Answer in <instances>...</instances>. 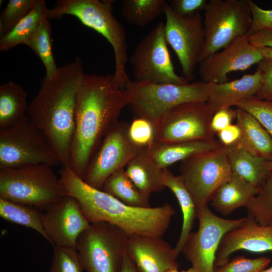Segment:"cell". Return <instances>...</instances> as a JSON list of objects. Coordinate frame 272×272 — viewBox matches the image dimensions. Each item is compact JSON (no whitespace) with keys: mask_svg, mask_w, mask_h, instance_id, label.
Returning <instances> with one entry per match:
<instances>
[{"mask_svg":"<svg viewBox=\"0 0 272 272\" xmlns=\"http://www.w3.org/2000/svg\"><path fill=\"white\" fill-rule=\"evenodd\" d=\"M40 164L61 165L47 140L28 116L16 126L0 131V168Z\"/></svg>","mask_w":272,"mask_h":272,"instance_id":"cell-10","label":"cell"},{"mask_svg":"<svg viewBox=\"0 0 272 272\" xmlns=\"http://www.w3.org/2000/svg\"><path fill=\"white\" fill-rule=\"evenodd\" d=\"M60 178L67 195L78 202L90 223L106 222L122 229L128 236L144 235L162 237L175 214L165 203L154 208L130 206L102 190L86 183L69 167H63Z\"/></svg>","mask_w":272,"mask_h":272,"instance_id":"cell-3","label":"cell"},{"mask_svg":"<svg viewBox=\"0 0 272 272\" xmlns=\"http://www.w3.org/2000/svg\"><path fill=\"white\" fill-rule=\"evenodd\" d=\"M29 103L25 89L9 81L0 86V131L10 129L27 117Z\"/></svg>","mask_w":272,"mask_h":272,"instance_id":"cell-26","label":"cell"},{"mask_svg":"<svg viewBox=\"0 0 272 272\" xmlns=\"http://www.w3.org/2000/svg\"><path fill=\"white\" fill-rule=\"evenodd\" d=\"M204 10L205 43L199 63L247 35L251 24L249 0H211Z\"/></svg>","mask_w":272,"mask_h":272,"instance_id":"cell-7","label":"cell"},{"mask_svg":"<svg viewBox=\"0 0 272 272\" xmlns=\"http://www.w3.org/2000/svg\"><path fill=\"white\" fill-rule=\"evenodd\" d=\"M258 192V189L232 174L216 190L209 202L216 211L227 216L241 207H246Z\"/></svg>","mask_w":272,"mask_h":272,"instance_id":"cell-23","label":"cell"},{"mask_svg":"<svg viewBox=\"0 0 272 272\" xmlns=\"http://www.w3.org/2000/svg\"><path fill=\"white\" fill-rule=\"evenodd\" d=\"M102 190L125 204L138 208H150V196L141 192L122 168L111 175L104 182Z\"/></svg>","mask_w":272,"mask_h":272,"instance_id":"cell-28","label":"cell"},{"mask_svg":"<svg viewBox=\"0 0 272 272\" xmlns=\"http://www.w3.org/2000/svg\"><path fill=\"white\" fill-rule=\"evenodd\" d=\"M258 50L260 52L263 58H268L272 60V48L268 47H258Z\"/></svg>","mask_w":272,"mask_h":272,"instance_id":"cell-46","label":"cell"},{"mask_svg":"<svg viewBox=\"0 0 272 272\" xmlns=\"http://www.w3.org/2000/svg\"><path fill=\"white\" fill-rule=\"evenodd\" d=\"M198 229L191 232L182 252L196 272H214L216 255L226 233L241 225L246 218L236 220L221 218L208 206L197 211Z\"/></svg>","mask_w":272,"mask_h":272,"instance_id":"cell-13","label":"cell"},{"mask_svg":"<svg viewBox=\"0 0 272 272\" xmlns=\"http://www.w3.org/2000/svg\"><path fill=\"white\" fill-rule=\"evenodd\" d=\"M165 272H180V271L178 270V269L173 268V269H169L166 271Z\"/></svg>","mask_w":272,"mask_h":272,"instance_id":"cell-50","label":"cell"},{"mask_svg":"<svg viewBox=\"0 0 272 272\" xmlns=\"http://www.w3.org/2000/svg\"><path fill=\"white\" fill-rule=\"evenodd\" d=\"M267 167L270 173L272 174V160L268 162Z\"/></svg>","mask_w":272,"mask_h":272,"instance_id":"cell-47","label":"cell"},{"mask_svg":"<svg viewBox=\"0 0 272 272\" xmlns=\"http://www.w3.org/2000/svg\"><path fill=\"white\" fill-rule=\"evenodd\" d=\"M125 251L141 272H165L179 266L174 248L162 237L128 236Z\"/></svg>","mask_w":272,"mask_h":272,"instance_id":"cell-19","label":"cell"},{"mask_svg":"<svg viewBox=\"0 0 272 272\" xmlns=\"http://www.w3.org/2000/svg\"><path fill=\"white\" fill-rule=\"evenodd\" d=\"M248 217L262 225H272V174L246 206Z\"/></svg>","mask_w":272,"mask_h":272,"instance_id":"cell-33","label":"cell"},{"mask_svg":"<svg viewBox=\"0 0 272 272\" xmlns=\"http://www.w3.org/2000/svg\"><path fill=\"white\" fill-rule=\"evenodd\" d=\"M120 272H141L137 266L125 253Z\"/></svg>","mask_w":272,"mask_h":272,"instance_id":"cell-45","label":"cell"},{"mask_svg":"<svg viewBox=\"0 0 272 272\" xmlns=\"http://www.w3.org/2000/svg\"><path fill=\"white\" fill-rule=\"evenodd\" d=\"M129 97V105L136 116L155 124L171 108L187 102L207 101L206 83L185 84L128 82L124 88Z\"/></svg>","mask_w":272,"mask_h":272,"instance_id":"cell-6","label":"cell"},{"mask_svg":"<svg viewBox=\"0 0 272 272\" xmlns=\"http://www.w3.org/2000/svg\"><path fill=\"white\" fill-rule=\"evenodd\" d=\"M48 9L45 1L39 0L33 9L9 32L0 37V51H7L18 45L24 44L41 22L47 18Z\"/></svg>","mask_w":272,"mask_h":272,"instance_id":"cell-29","label":"cell"},{"mask_svg":"<svg viewBox=\"0 0 272 272\" xmlns=\"http://www.w3.org/2000/svg\"><path fill=\"white\" fill-rule=\"evenodd\" d=\"M257 69L261 72L262 81L255 97L272 102V60L263 58L258 63Z\"/></svg>","mask_w":272,"mask_h":272,"instance_id":"cell-40","label":"cell"},{"mask_svg":"<svg viewBox=\"0 0 272 272\" xmlns=\"http://www.w3.org/2000/svg\"><path fill=\"white\" fill-rule=\"evenodd\" d=\"M236 119L241 130L239 145L255 156L272 160V138L261 124L239 108L236 109Z\"/></svg>","mask_w":272,"mask_h":272,"instance_id":"cell-24","label":"cell"},{"mask_svg":"<svg viewBox=\"0 0 272 272\" xmlns=\"http://www.w3.org/2000/svg\"><path fill=\"white\" fill-rule=\"evenodd\" d=\"M40 210L0 197V216L9 222L32 228L48 240L42 223Z\"/></svg>","mask_w":272,"mask_h":272,"instance_id":"cell-30","label":"cell"},{"mask_svg":"<svg viewBox=\"0 0 272 272\" xmlns=\"http://www.w3.org/2000/svg\"><path fill=\"white\" fill-rule=\"evenodd\" d=\"M66 192L52 166L34 164L0 168V197L44 210Z\"/></svg>","mask_w":272,"mask_h":272,"instance_id":"cell-5","label":"cell"},{"mask_svg":"<svg viewBox=\"0 0 272 272\" xmlns=\"http://www.w3.org/2000/svg\"><path fill=\"white\" fill-rule=\"evenodd\" d=\"M129 104L113 75L84 73L78 92L69 167L83 179L88 165L103 137Z\"/></svg>","mask_w":272,"mask_h":272,"instance_id":"cell-1","label":"cell"},{"mask_svg":"<svg viewBox=\"0 0 272 272\" xmlns=\"http://www.w3.org/2000/svg\"><path fill=\"white\" fill-rule=\"evenodd\" d=\"M236 107L252 115L272 138V102L253 96L244 100Z\"/></svg>","mask_w":272,"mask_h":272,"instance_id":"cell-37","label":"cell"},{"mask_svg":"<svg viewBox=\"0 0 272 272\" xmlns=\"http://www.w3.org/2000/svg\"><path fill=\"white\" fill-rule=\"evenodd\" d=\"M248 37L250 42L257 48L262 47L272 48V32L271 31H260Z\"/></svg>","mask_w":272,"mask_h":272,"instance_id":"cell-44","label":"cell"},{"mask_svg":"<svg viewBox=\"0 0 272 272\" xmlns=\"http://www.w3.org/2000/svg\"><path fill=\"white\" fill-rule=\"evenodd\" d=\"M220 144L229 147L239 144L241 138V130L236 124H231L217 133Z\"/></svg>","mask_w":272,"mask_h":272,"instance_id":"cell-43","label":"cell"},{"mask_svg":"<svg viewBox=\"0 0 272 272\" xmlns=\"http://www.w3.org/2000/svg\"><path fill=\"white\" fill-rule=\"evenodd\" d=\"M164 14L167 43L178 57L183 77L190 81L194 78L205 43L203 18L199 12L188 17L180 16L167 3Z\"/></svg>","mask_w":272,"mask_h":272,"instance_id":"cell-15","label":"cell"},{"mask_svg":"<svg viewBox=\"0 0 272 272\" xmlns=\"http://www.w3.org/2000/svg\"><path fill=\"white\" fill-rule=\"evenodd\" d=\"M165 38L164 23L157 24L137 44L130 57L135 81L185 84L188 81L175 72Z\"/></svg>","mask_w":272,"mask_h":272,"instance_id":"cell-12","label":"cell"},{"mask_svg":"<svg viewBox=\"0 0 272 272\" xmlns=\"http://www.w3.org/2000/svg\"><path fill=\"white\" fill-rule=\"evenodd\" d=\"M128 236L106 222L91 223L79 236L76 249L87 272H120Z\"/></svg>","mask_w":272,"mask_h":272,"instance_id":"cell-8","label":"cell"},{"mask_svg":"<svg viewBox=\"0 0 272 272\" xmlns=\"http://www.w3.org/2000/svg\"><path fill=\"white\" fill-rule=\"evenodd\" d=\"M270 261V259L264 256L252 259L239 256L215 268L214 272H259Z\"/></svg>","mask_w":272,"mask_h":272,"instance_id":"cell-38","label":"cell"},{"mask_svg":"<svg viewBox=\"0 0 272 272\" xmlns=\"http://www.w3.org/2000/svg\"><path fill=\"white\" fill-rule=\"evenodd\" d=\"M162 183L175 195L180 206L182 213V225L179 239L174 247L178 257L182 252L185 241L191 232L197 209L193 197L186 187L181 176H176L168 168L164 169Z\"/></svg>","mask_w":272,"mask_h":272,"instance_id":"cell-25","label":"cell"},{"mask_svg":"<svg viewBox=\"0 0 272 272\" xmlns=\"http://www.w3.org/2000/svg\"><path fill=\"white\" fill-rule=\"evenodd\" d=\"M259 272H272V265L270 267L265 268Z\"/></svg>","mask_w":272,"mask_h":272,"instance_id":"cell-49","label":"cell"},{"mask_svg":"<svg viewBox=\"0 0 272 272\" xmlns=\"http://www.w3.org/2000/svg\"><path fill=\"white\" fill-rule=\"evenodd\" d=\"M224 148L232 174L259 190L270 175L269 161L252 155L239 144Z\"/></svg>","mask_w":272,"mask_h":272,"instance_id":"cell-21","label":"cell"},{"mask_svg":"<svg viewBox=\"0 0 272 272\" xmlns=\"http://www.w3.org/2000/svg\"><path fill=\"white\" fill-rule=\"evenodd\" d=\"M163 170L149 156L146 149L142 150L125 168L127 175L137 188L149 196L166 188L162 183Z\"/></svg>","mask_w":272,"mask_h":272,"instance_id":"cell-27","label":"cell"},{"mask_svg":"<svg viewBox=\"0 0 272 272\" xmlns=\"http://www.w3.org/2000/svg\"><path fill=\"white\" fill-rule=\"evenodd\" d=\"M112 11V1L59 0L52 8L48 9L47 18L58 19L65 15H72L103 36L113 50L114 81L124 89L130 81L125 69L127 60L126 36L124 28Z\"/></svg>","mask_w":272,"mask_h":272,"instance_id":"cell-4","label":"cell"},{"mask_svg":"<svg viewBox=\"0 0 272 272\" xmlns=\"http://www.w3.org/2000/svg\"><path fill=\"white\" fill-rule=\"evenodd\" d=\"M215 140L166 143L155 140L146 149L152 160L161 169H166L196 153L221 146Z\"/></svg>","mask_w":272,"mask_h":272,"instance_id":"cell-22","label":"cell"},{"mask_svg":"<svg viewBox=\"0 0 272 272\" xmlns=\"http://www.w3.org/2000/svg\"><path fill=\"white\" fill-rule=\"evenodd\" d=\"M43 210L42 223L47 241L53 246L76 249L78 237L91 224L77 200L66 194Z\"/></svg>","mask_w":272,"mask_h":272,"instance_id":"cell-16","label":"cell"},{"mask_svg":"<svg viewBox=\"0 0 272 272\" xmlns=\"http://www.w3.org/2000/svg\"><path fill=\"white\" fill-rule=\"evenodd\" d=\"M84 74L81 59L45 76L29 103L27 116L47 140L62 167H69L78 92Z\"/></svg>","mask_w":272,"mask_h":272,"instance_id":"cell-2","label":"cell"},{"mask_svg":"<svg viewBox=\"0 0 272 272\" xmlns=\"http://www.w3.org/2000/svg\"><path fill=\"white\" fill-rule=\"evenodd\" d=\"M263 58L258 48L244 35L200 62L199 72L204 82L222 83L227 82L231 72L246 70Z\"/></svg>","mask_w":272,"mask_h":272,"instance_id":"cell-17","label":"cell"},{"mask_svg":"<svg viewBox=\"0 0 272 272\" xmlns=\"http://www.w3.org/2000/svg\"><path fill=\"white\" fill-rule=\"evenodd\" d=\"M51 26L47 18L44 19L34 33L25 42L41 60L49 77L57 71V67L52 50Z\"/></svg>","mask_w":272,"mask_h":272,"instance_id":"cell-32","label":"cell"},{"mask_svg":"<svg viewBox=\"0 0 272 272\" xmlns=\"http://www.w3.org/2000/svg\"><path fill=\"white\" fill-rule=\"evenodd\" d=\"M84 270L77 249L54 246L48 272H83Z\"/></svg>","mask_w":272,"mask_h":272,"instance_id":"cell-35","label":"cell"},{"mask_svg":"<svg viewBox=\"0 0 272 272\" xmlns=\"http://www.w3.org/2000/svg\"><path fill=\"white\" fill-rule=\"evenodd\" d=\"M128 126L118 120L103 137L85 171L83 180L88 185L101 190L111 175L124 168L143 150L130 141Z\"/></svg>","mask_w":272,"mask_h":272,"instance_id":"cell-14","label":"cell"},{"mask_svg":"<svg viewBox=\"0 0 272 272\" xmlns=\"http://www.w3.org/2000/svg\"><path fill=\"white\" fill-rule=\"evenodd\" d=\"M207 4L206 0H173L170 6L178 15L188 17L205 10Z\"/></svg>","mask_w":272,"mask_h":272,"instance_id":"cell-41","label":"cell"},{"mask_svg":"<svg viewBox=\"0 0 272 272\" xmlns=\"http://www.w3.org/2000/svg\"><path fill=\"white\" fill-rule=\"evenodd\" d=\"M39 0H9L0 15V37L9 32Z\"/></svg>","mask_w":272,"mask_h":272,"instance_id":"cell-34","label":"cell"},{"mask_svg":"<svg viewBox=\"0 0 272 272\" xmlns=\"http://www.w3.org/2000/svg\"><path fill=\"white\" fill-rule=\"evenodd\" d=\"M252 252L272 251V225H262L247 217L240 226L229 231L222 238L217 250L215 268L229 260L238 250Z\"/></svg>","mask_w":272,"mask_h":272,"instance_id":"cell-18","label":"cell"},{"mask_svg":"<svg viewBox=\"0 0 272 272\" xmlns=\"http://www.w3.org/2000/svg\"><path fill=\"white\" fill-rule=\"evenodd\" d=\"M179 171L197 210L208 206L216 190L232 176L227 153L222 145L182 161Z\"/></svg>","mask_w":272,"mask_h":272,"instance_id":"cell-9","label":"cell"},{"mask_svg":"<svg viewBox=\"0 0 272 272\" xmlns=\"http://www.w3.org/2000/svg\"><path fill=\"white\" fill-rule=\"evenodd\" d=\"M128 135L134 146L147 149L156 140L155 124L145 117L135 116L129 124Z\"/></svg>","mask_w":272,"mask_h":272,"instance_id":"cell-36","label":"cell"},{"mask_svg":"<svg viewBox=\"0 0 272 272\" xmlns=\"http://www.w3.org/2000/svg\"><path fill=\"white\" fill-rule=\"evenodd\" d=\"M166 4L164 0H123L120 12L128 23L143 27L164 13Z\"/></svg>","mask_w":272,"mask_h":272,"instance_id":"cell-31","label":"cell"},{"mask_svg":"<svg viewBox=\"0 0 272 272\" xmlns=\"http://www.w3.org/2000/svg\"><path fill=\"white\" fill-rule=\"evenodd\" d=\"M215 112L207 101L176 106L155 124L156 140L166 143L215 140L211 128Z\"/></svg>","mask_w":272,"mask_h":272,"instance_id":"cell-11","label":"cell"},{"mask_svg":"<svg viewBox=\"0 0 272 272\" xmlns=\"http://www.w3.org/2000/svg\"><path fill=\"white\" fill-rule=\"evenodd\" d=\"M251 13V24L247 36L262 31L272 32V10H265L249 0Z\"/></svg>","mask_w":272,"mask_h":272,"instance_id":"cell-39","label":"cell"},{"mask_svg":"<svg viewBox=\"0 0 272 272\" xmlns=\"http://www.w3.org/2000/svg\"><path fill=\"white\" fill-rule=\"evenodd\" d=\"M262 77L259 70L238 79L222 83H206L207 102L215 112L224 108L237 106L244 100L255 96L259 90Z\"/></svg>","mask_w":272,"mask_h":272,"instance_id":"cell-20","label":"cell"},{"mask_svg":"<svg viewBox=\"0 0 272 272\" xmlns=\"http://www.w3.org/2000/svg\"><path fill=\"white\" fill-rule=\"evenodd\" d=\"M236 117V110L232 107L224 108L216 111L211 119V128L212 131L217 133L232 124Z\"/></svg>","mask_w":272,"mask_h":272,"instance_id":"cell-42","label":"cell"},{"mask_svg":"<svg viewBox=\"0 0 272 272\" xmlns=\"http://www.w3.org/2000/svg\"><path fill=\"white\" fill-rule=\"evenodd\" d=\"M180 272H196V271L192 267H191L190 268L186 270H183Z\"/></svg>","mask_w":272,"mask_h":272,"instance_id":"cell-48","label":"cell"}]
</instances>
